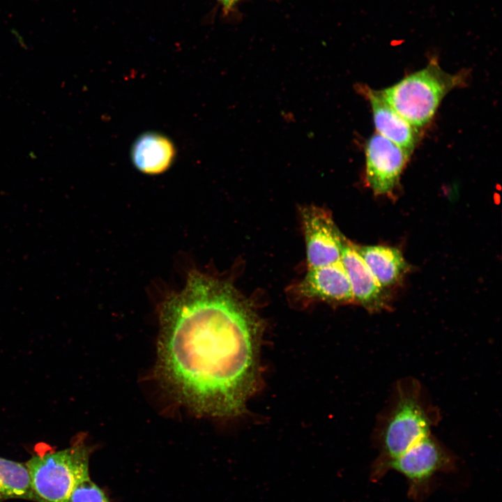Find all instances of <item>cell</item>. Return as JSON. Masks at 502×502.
<instances>
[{
	"label": "cell",
	"mask_w": 502,
	"mask_h": 502,
	"mask_svg": "<svg viewBox=\"0 0 502 502\" xmlns=\"http://www.w3.org/2000/svg\"><path fill=\"white\" fill-rule=\"evenodd\" d=\"M160 312L167 383L202 413H239L256 376L260 324L251 305L229 282L194 272Z\"/></svg>",
	"instance_id": "1"
},
{
	"label": "cell",
	"mask_w": 502,
	"mask_h": 502,
	"mask_svg": "<svg viewBox=\"0 0 502 502\" xmlns=\"http://www.w3.org/2000/svg\"><path fill=\"white\" fill-rule=\"evenodd\" d=\"M439 418L417 380L399 381L375 429L374 439L379 455L372 466L371 480H380L387 473L390 462L431 434Z\"/></svg>",
	"instance_id": "2"
},
{
	"label": "cell",
	"mask_w": 502,
	"mask_h": 502,
	"mask_svg": "<svg viewBox=\"0 0 502 502\" xmlns=\"http://www.w3.org/2000/svg\"><path fill=\"white\" fill-rule=\"evenodd\" d=\"M466 78L464 72L450 74L444 71L437 56H433L425 68L379 92L402 118L418 128L431 121L442 99L451 90L463 85Z\"/></svg>",
	"instance_id": "3"
},
{
	"label": "cell",
	"mask_w": 502,
	"mask_h": 502,
	"mask_svg": "<svg viewBox=\"0 0 502 502\" xmlns=\"http://www.w3.org/2000/svg\"><path fill=\"white\" fill-rule=\"evenodd\" d=\"M89 451L81 443L33 455L25 464L32 488L42 502H69L73 489L89 478Z\"/></svg>",
	"instance_id": "4"
},
{
	"label": "cell",
	"mask_w": 502,
	"mask_h": 502,
	"mask_svg": "<svg viewBox=\"0 0 502 502\" xmlns=\"http://www.w3.org/2000/svg\"><path fill=\"white\" fill-rule=\"evenodd\" d=\"M457 468L454 454L429 434L390 462L387 471L403 475L409 498L420 502L429 496L437 473H452Z\"/></svg>",
	"instance_id": "5"
},
{
	"label": "cell",
	"mask_w": 502,
	"mask_h": 502,
	"mask_svg": "<svg viewBox=\"0 0 502 502\" xmlns=\"http://www.w3.org/2000/svg\"><path fill=\"white\" fill-rule=\"evenodd\" d=\"M300 214L308 269L340 261L346 238L330 213L324 208L311 205L302 206Z\"/></svg>",
	"instance_id": "6"
},
{
	"label": "cell",
	"mask_w": 502,
	"mask_h": 502,
	"mask_svg": "<svg viewBox=\"0 0 502 502\" xmlns=\"http://www.w3.org/2000/svg\"><path fill=\"white\" fill-rule=\"evenodd\" d=\"M365 176L375 195L393 192L409 155L399 146L378 133L365 144Z\"/></svg>",
	"instance_id": "7"
},
{
	"label": "cell",
	"mask_w": 502,
	"mask_h": 502,
	"mask_svg": "<svg viewBox=\"0 0 502 502\" xmlns=\"http://www.w3.org/2000/svg\"><path fill=\"white\" fill-rule=\"evenodd\" d=\"M298 296L333 303L355 301L351 286L342 261L310 268L296 288Z\"/></svg>",
	"instance_id": "8"
},
{
	"label": "cell",
	"mask_w": 502,
	"mask_h": 502,
	"mask_svg": "<svg viewBox=\"0 0 502 502\" xmlns=\"http://www.w3.org/2000/svg\"><path fill=\"white\" fill-rule=\"evenodd\" d=\"M341 261L347 273L354 300L370 311H379L388 303L385 289L358 252L356 245L345 240Z\"/></svg>",
	"instance_id": "9"
},
{
	"label": "cell",
	"mask_w": 502,
	"mask_h": 502,
	"mask_svg": "<svg viewBox=\"0 0 502 502\" xmlns=\"http://www.w3.org/2000/svg\"><path fill=\"white\" fill-rule=\"evenodd\" d=\"M358 89L370 103L376 133L399 146L410 156L418 142L417 128L402 118L378 90L363 85Z\"/></svg>",
	"instance_id": "10"
},
{
	"label": "cell",
	"mask_w": 502,
	"mask_h": 502,
	"mask_svg": "<svg viewBox=\"0 0 502 502\" xmlns=\"http://www.w3.org/2000/svg\"><path fill=\"white\" fill-rule=\"evenodd\" d=\"M356 248L384 289L398 283L407 271L408 264L395 248L386 245H356Z\"/></svg>",
	"instance_id": "11"
},
{
	"label": "cell",
	"mask_w": 502,
	"mask_h": 502,
	"mask_svg": "<svg viewBox=\"0 0 502 502\" xmlns=\"http://www.w3.org/2000/svg\"><path fill=\"white\" fill-rule=\"evenodd\" d=\"M174 156L171 142L158 134H145L135 143L132 151L133 162L141 172L155 174L167 169Z\"/></svg>",
	"instance_id": "12"
},
{
	"label": "cell",
	"mask_w": 502,
	"mask_h": 502,
	"mask_svg": "<svg viewBox=\"0 0 502 502\" xmlns=\"http://www.w3.org/2000/svg\"><path fill=\"white\" fill-rule=\"evenodd\" d=\"M10 499L42 502L32 488L26 466L0 457V501Z\"/></svg>",
	"instance_id": "13"
},
{
	"label": "cell",
	"mask_w": 502,
	"mask_h": 502,
	"mask_svg": "<svg viewBox=\"0 0 502 502\" xmlns=\"http://www.w3.org/2000/svg\"><path fill=\"white\" fill-rule=\"evenodd\" d=\"M69 502H109L104 492L90 478L79 484L72 492Z\"/></svg>",
	"instance_id": "14"
},
{
	"label": "cell",
	"mask_w": 502,
	"mask_h": 502,
	"mask_svg": "<svg viewBox=\"0 0 502 502\" xmlns=\"http://www.w3.org/2000/svg\"><path fill=\"white\" fill-rule=\"evenodd\" d=\"M224 6L225 10H229L238 0H219Z\"/></svg>",
	"instance_id": "15"
}]
</instances>
